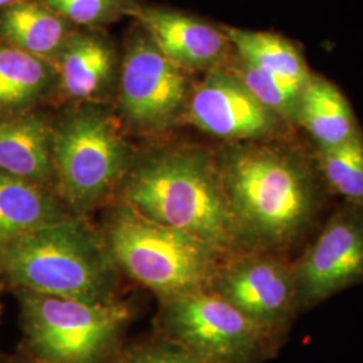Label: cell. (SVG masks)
Returning a JSON list of instances; mask_svg holds the SVG:
<instances>
[{"instance_id":"obj_24","label":"cell","mask_w":363,"mask_h":363,"mask_svg":"<svg viewBox=\"0 0 363 363\" xmlns=\"http://www.w3.org/2000/svg\"><path fill=\"white\" fill-rule=\"evenodd\" d=\"M19 1H22V0H0V7L7 9V7H10V6H13V4L19 3Z\"/></svg>"},{"instance_id":"obj_7","label":"cell","mask_w":363,"mask_h":363,"mask_svg":"<svg viewBox=\"0 0 363 363\" xmlns=\"http://www.w3.org/2000/svg\"><path fill=\"white\" fill-rule=\"evenodd\" d=\"M54 171L69 208L84 213L104 199L128 166V147L112 120L96 109L65 118L52 138Z\"/></svg>"},{"instance_id":"obj_21","label":"cell","mask_w":363,"mask_h":363,"mask_svg":"<svg viewBox=\"0 0 363 363\" xmlns=\"http://www.w3.org/2000/svg\"><path fill=\"white\" fill-rule=\"evenodd\" d=\"M240 79L259 103L284 118H295L298 99L304 86H298L286 79L241 61Z\"/></svg>"},{"instance_id":"obj_10","label":"cell","mask_w":363,"mask_h":363,"mask_svg":"<svg viewBox=\"0 0 363 363\" xmlns=\"http://www.w3.org/2000/svg\"><path fill=\"white\" fill-rule=\"evenodd\" d=\"M184 97L186 79L179 66L148 34L132 39L120 84V103L130 121L143 128L163 127L181 109Z\"/></svg>"},{"instance_id":"obj_16","label":"cell","mask_w":363,"mask_h":363,"mask_svg":"<svg viewBox=\"0 0 363 363\" xmlns=\"http://www.w3.org/2000/svg\"><path fill=\"white\" fill-rule=\"evenodd\" d=\"M65 218L57 199L39 184L0 171V245Z\"/></svg>"},{"instance_id":"obj_9","label":"cell","mask_w":363,"mask_h":363,"mask_svg":"<svg viewBox=\"0 0 363 363\" xmlns=\"http://www.w3.org/2000/svg\"><path fill=\"white\" fill-rule=\"evenodd\" d=\"M298 311L363 283V206L343 202L294 261Z\"/></svg>"},{"instance_id":"obj_20","label":"cell","mask_w":363,"mask_h":363,"mask_svg":"<svg viewBox=\"0 0 363 363\" xmlns=\"http://www.w3.org/2000/svg\"><path fill=\"white\" fill-rule=\"evenodd\" d=\"M322 181L345 202L363 206V136L359 133L335 147L319 148Z\"/></svg>"},{"instance_id":"obj_23","label":"cell","mask_w":363,"mask_h":363,"mask_svg":"<svg viewBox=\"0 0 363 363\" xmlns=\"http://www.w3.org/2000/svg\"><path fill=\"white\" fill-rule=\"evenodd\" d=\"M120 363H205L172 340L144 346L130 352Z\"/></svg>"},{"instance_id":"obj_14","label":"cell","mask_w":363,"mask_h":363,"mask_svg":"<svg viewBox=\"0 0 363 363\" xmlns=\"http://www.w3.org/2000/svg\"><path fill=\"white\" fill-rule=\"evenodd\" d=\"M57 61L66 96L73 100H91L111 84L116 52L99 35L70 34Z\"/></svg>"},{"instance_id":"obj_12","label":"cell","mask_w":363,"mask_h":363,"mask_svg":"<svg viewBox=\"0 0 363 363\" xmlns=\"http://www.w3.org/2000/svg\"><path fill=\"white\" fill-rule=\"evenodd\" d=\"M130 15L175 65L205 67L218 61L226 39L217 28L184 13L160 9H133Z\"/></svg>"},{"instance_id":"obj_25","label":"cell","mask_w":363,"mask_h":363,"mask_svg":"<svg viewBox=\"0 0 363 363\" xmlns=\"http://www.w3.org/2000/svg\"><path fill=\"white\" fill-rule=\"evenodd\" d=\"M34 363H39V362H35V361H34Z\"/></svg>"},{"instance_id":"obj_6","label":"cell","mask_w":363,"mask_h":363,"mask_svg":"<svg viewBox=\"0 0 363 363\" xmlns=\"http://www.w3.org/2000/svg\"><path fill=\"white\" fill-rule=\"evenodd\" d=\"M162 325L169 340L205 363H259L279 346L210 288L167 298Z\"/></svg>"},{"instance_id":"obj_15","label":"cell","mask_w":363,"mask_h":363,"mask_svg":"<svg viewBox=\"0 0 363 363\" xmlns=\"http://www.w3.org/2000/svg\"><path fill=\"white\" fill-rule=\"evenodd\" d=\"M67 22L42 0H22L0 13L3 43L45 61H57L69 38Z\"/></svg>"},{"instance_id":"obj_19","label":"cell","mask_w":363,"mask_h":363,"mask_svg":"<svg viewBox=\"0 0 363 363\" xmlns=\"http://www.w3.org/2000/svg\"><path fill=\"white\" fill-rule=\"evenodd\" d=\"M226 34L241 58L249 64L298 86H304L310 79L301 55L286 39L269 33L232 27L226 28Z\"/></svg>"},{"instance_id":"obj_11","label":"cell","mask_w":363,"mask_h":363,"mask_svg":"<svg viewBox=\"0 0 363 363\" xmlns=\"http://www.w3.org/2000/svg\"><path fill=\"white\" fill-rule=\"evenodd\" d=\"M190 118L217 138L259 140L279 130L281 117L261 104L240 78L213 72L193 94Z\"/></svg>"},{"instance_id":"obj_8","label":"cell","mask_w":363,"mask_h":363,"mask_svg":"<svg viewBox=\"0 0 363 363\" xmlns=\"http://www.w3.org/2000/svg\"><path fill=\"white\" fill-rule=\"evenodd\" d=\"M277 343L298 315L294 261L286 255L242 250L220 264L210 286Z\"/></svg>"},{"instance_id":"obj_5","label":"cell","mask_w":363,"mask_h":363,"mask_svg":"<svg viewBox=\"0 0 363 363\" xmlns=\"http://www.w3.org/2000/svg\"><path fill=\"white\" fill-rule=\"evenodd\" d=\"M127 306L25 292L26 346L39 363H105L130 320Z\"/></svg>"},{"instance_id":"obj_17","label":"cell","mask_w":363,"mask_h":363,"mask_svg":"<svg viewBox=\"0 0 363 363\" xmlns=\"http://www.w3.org/2000/svg\"><path fill=\"white\" fill-rule=\"evenodd\" d=\"M295 118L319 148L335 147L359 135L343 94L328 81L310 78L304 85Z\"/></svg>"},{"instance_id":"obj_2","label":"cell","mask_w":363,"mask_h":363,"mask_svg":"<svg viewBox=\"0 0 363 363\" xmlns=\"http://www.w3.org/2000/svg\"><path fill=\"white\" fill-rule=\"evenodd\" d=\"M128 205L145 218L191 234L226 256L242 252L220 164L201 150L147 157L124 182Z\"/></svg>"},{"instance_id":"obj_22","label":"cell","mask_w":363,"mask_h":363,"mask_svg":"<svg viewBox=\"0 0 363 363\" xmlns=\"http://www.w3.org/2000/svg\"><path fill=\"white\" fill-rule=\"evenodd\" d=\"M66 21L84 26L112 22L133 7L130 0H42Z\"/></svg>"},{"instance_id":"obj_18","label":"cell","mask_w":363,"mask_h":363,"mask_svg":"<svg viewBox=\"0 0 363 363\" xmlns=\"http://www.w3.org/2000/svg\"><path fill=\"white\" fill-rule=\"evenodd\" d=\"M52 77L48 61L0 43V112L34 103L48 91Z\"/></svg>"},{"instance_id":"obj_1","label":"cell","mask_w":363,"mask_h":363,"mask_svg":"<svg viewBox=\"0 0 363 363\" xmlns=\"http://www.w3.org/2000/svg\"><path fill=\"white\" fill-rule=\"evenodd\" d=\"M220 175L244 250L289 256L325 205V183L298 156L265 145H237Z\"/></svg>"},{"instance_id":"obj_4","label":"cell","mask_w":363,"mask_h":363,"mask_svg":"<svg viewBox=\"0 0 363 363\" xmlns=\"http://www.w3.org/2000/svg\"><path fill=\"white\" fill-rule=\"evenodd\" d=\"M106 247L125 272L166 298L208 289L228 256L191 234L123 205L108 225Z\"/></svg>"},{"instance_id":"obj_3","label":"cell","mask_w":363,"mask_h":363,"mask_svg":"<svg viewBox=\"0 0 363 363\" xmlns=\"http://www.w3.org/2000/svg\"><path fill=\"white\" fill-rule=\"evenodd\" d=\"M0 272L25 292L85 301H111L115 284L106 245L69 217L0 245Z\"/></svg>"},{"instance_id":"obj_13","label":"cell","mask_w":363,"mask_h":363,"mask_svg":"<svg viewBox=\"0 0 363 363\" xmlns=\"http://www.w3.org/2000/svg\"><path fill=\"white\" fill-rule=\"evenodd\" d=\"M54 130L37 115L0 120V171L35 184L54 174Z\"/></svg>"}]
</instances>
